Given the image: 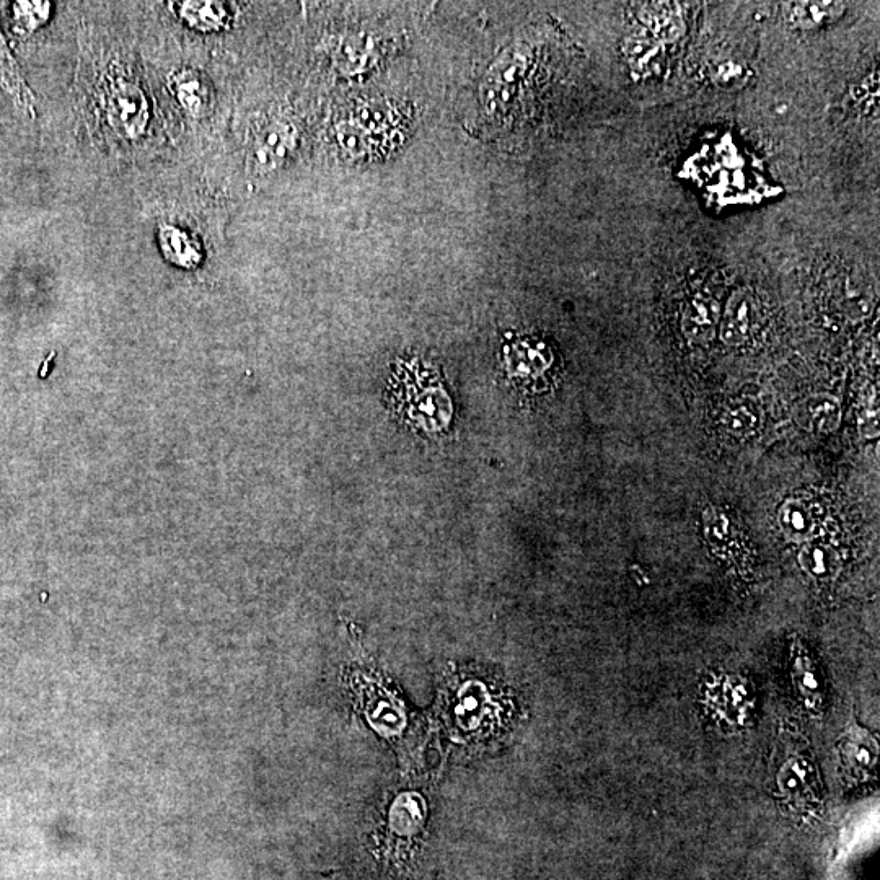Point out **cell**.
<instances>
[{
  "mask_svg": "<svg viewBox=\"0 0 880 880\" xmlns=\"http://www.w3.org/2000/svg\"><path fill=\"white\" fill-rule=\"evenodd\" d=\"M150 106L146 93L126 77L110 80L106 90V115L111 126L128 139L141 137L149 123Z\"/></svg>",
  "mask_w": 880,
  "mask_h": 880,
  "instance_id": "6da1fadb",
  "label": "cell"
},
{
  "mask_svg": "<svg viewBox=\"0 0 880 880\" xmlns=\"http://www.w3.org/2000/svg\"><path fill=\"white\" fill-rule=\"evenodd\" d=\"M297 146V129L284 118H271L261 124L251 146V160L256 170L271 172L281 167Z\"/></svg>",
  "mask_w": 880,
  "mask_h": 880,
  "instance_id": "7a4b0ae2",
  "label": "cell"
},
{
  "mask_svg": "<svg viewBox=\"0 0 880 880\" xmlns=\"http://www.w3.org/2000/svg\"><path fill=\"white\" fill-rule=\"evenodd\" d=\"M753 317H755V300L752 292L747 289L734 292L722 318V341L729 346L745 343L750 335Z\"/></svg>",
  "mask_w": 880,
  "mask_h": 880,
  "instance_id": "3957f363",
  "label": "cell"
},
{
  "mask_svg": "<svg viewBox=\"0 0 880 880\" xmlns=\"http://www.w3.org/2000/svg\"><path fill=\"white\" fill-rule=\"evenodd\" d=\"M814 660L802 649L792 652V682L797 696L804 701L810 711H819L823 703V680Z\"/></svg>",
  "mask_w": 880,
  "mask_h": 880,
  "instance_id": "277c9868",
  "label": "cell"
},
{
  "mask_svg": "<svg viewBox=\"0 0 880 880\" xmlns=\"http://www.w3.org/2000/svg\"><path fill=\"white\" fill-rule=\"evenodd\" d=\"M175 14L193 30L219 31L227 27L230 10L224 2H178L172 4Z\"/></svg>",
  "mask_w": 880,
  "mask_h": 880,
  "instance_id": "5b68a950",
  "label": "cell"
},
{
  "mask_svg": "<svg viewBox=\"0 0 880 880\" xmlns=\"http://www.w3.org/2000/svg\"><path fill=\"white\" fill-rule=\"evenodd\" d=\"M843 12V4L838 2H792L786 5L784 14L792 27L801 30L822 27L833 22Z\"/></svg>",
  "mask_w": 880,
  "mask_h": 880,
  "instance_id": "8992f818",
  "label": "cell"
},
{
  "mask_svg": "<svg viewBox=\"0 0 880 880\" xmlns=\"http://www.w3.org/2000/svg\"><path fill=\"white\" fill-rule=\"evenodd\" d=\"M718 310L709 300L696 299L683 313V333L691 343H706L713 338Z\"/></svg>",
  "mask_w": 880,
  "mask_h": 880,
  "instance_id": "52a82bcc",
  "label": "cell"
},
{
  "mask_svg": "<svg viewBox=\"0 0 880 880\" xmlns=\"http://www.w3.org/2000/svg\"><path fill=\"white\" fill-rule=\"evenodd\" d=\"M173 92L178 102L193 116H203L209 105V88L201 74L196 71H183L175 75Z\"/></svg>",
  "mask_w": 880,
  "mask_h": 880,
  "instance_id": "ba28073f",
  "label": "cell"
},
{
  "mask_svg": "<svg viewBox=\"0 0 880 880\" xmlns=\"http://www.w3.org/2000/svg\"><path fill=\"white\" fill-rule=\"evenodd\" d=\"M507 367L514 375H532L550 366V351L543 344L517 343L507 349Z\"/></svg>",
  "mask_w": 880,
  "mask_h": 880,
  "instance_id": "9c48e42d",
  "label": "cell"
},
{
  "mask_svg": "<svg viewBox=\"0 0 880 880\" xmlns=\"http://www.w3.org/2000/svg\"><path fill=\"white\" fill-rule=\"evenodd\" d=\"M160 245L168 260L183 268H193L201 261L198 247L191 242L190 235L176 227L165 225L160 229Z\"/></svg>",
  "mask_w": 880,
  "mask_h": 880,
  "instance_id": "30bf717a",
  "label": "cell"
},
{
  "mask_svg": "<svg viewBox=\"0 0 880 880\" xmlns=\"http://www.w3.org/2000/svg\"><path fill=\"white\" fill-rule=\"evenodd\" d=\"M644 22L659 38L665 41L677 40L682 35V18L678 10L669 4H651L643 9Z\"/></svg>",
  "mask_w": 880,
  "mask_h": 880,
  "instance_id": "8fae6325",
  "label": "cell"
},
{
  "mask_svg": "<svg viewBox=\"0 0 880 880\" xmlns=\"http://www.w3.org/2000/svg\"><path fill=\"white\" fill-rule=\"evenodd\" d=\"M846 765L850 770H871L876 765V744L864 731L854 732L845 742Z\"/></svg>",
  "mask_w": 880,
  "mask_h": 880,
  "instance_id": "7c38bea8",
  "label": "cell"
},
{
  "mask_svg": "<svg viewBox=\"0 0 880 880\" xmlns=\"http://www.w3.org/2000/svg\"><path fill=\"white\" fill-rule=\"evenodd\" d=\"M626 53L630 58L631 64L638 69H644L647 62L651 61L657 53V44L654 41L647 40L644 36H633L626 41Z\"/></svg>",
  "mask_w": 880,
  "mask_h": 880,
  "instance_id": "4fadbf2b",
  "label": "cell"
},
{
  "mask_svg": "<svg viewBox=\"0 0 880 880\" xmlns=\"http://www.w3.org/2000/svg\"><path fill=\"white\" fill-rule=\"evenodd\" d=\"M0 84H5L9 87L10 92L17 93L15 90H18V80L15 79L12 72H10L9 66L5 64L4 54L0 53Z\"/></svg>",
  "mask_w": 880,
  "mask_h": 880,
  "instance_id": "5bb4252c",
  "label": "cell"
}]
</instances>
